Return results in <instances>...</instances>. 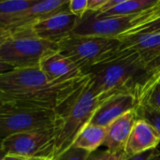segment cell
<instances>
[{"label":"cell","instance_id":"cell-16","mask_svg":"<svg viewBox=\"0 0 160 160\" xmlns=\"http://www.w3.org/2000/svg\"><path fill=\"white\" fill-rule=\"evenodd\" d=\"M107 131L108 128L89 124L81 131L72 146L89 153L95 152L100 145H103Z\"/></svg>","mask_w":160,"mask_h":160},{"label":"cell","instance_id":"cell-4","mask_svg":"<svg viewBox=\"0 0 160 160\" xmlns=\"http://www.w3.org/2000/svg\"><path fill=\"white\" fill-rule=\"evenodd\" d=\"M54 110L0 101V142L11 135L60 126Z\"/></svg>","mask_w":160,"mask_h":160},{"label":"cell","instance_id":"cell-31","mask_svg":"<svg viewBox=\"0 0 160 160\" xmlns=\"http://www.w3.org/2000/svg\"><path fill=\"white\" fill-rule=\"evenodd\" d=\"M149 160H160V150L157 149L156 152H155V154L152 156V158Z\"/></svg>","mask_w":160,"mask_h":160},{"label":"cell","instance_id":"cell-30","mask_svg":"<svg viewBox=\"0 0 160 160\" xmlns=\"http://www.w3.org/2000/svg\"><path fill=\"white\" fill-rule=\"evenodd\" d=\"M27 160H52V158L48 157H32L27 158Z\"/></svg>","mask_w":160,"mask_h":160},{"label":"cell","instance_id":"cell-25","mask_svg":"<svg viewBox=\"0 0 160 160\" xmlns=\"http://www.w3.org/2000/svg\"><path fill=\"white\" fill-rule=\"evenodd\" d=\"M107 0H88V11L98 12L105 5Z\"/></svg>","mask_w":160,"mask_h":160},{"label":"cell","instance_id":"cell-33","mask_svg":"<svg viewBox=\"0 0 160 160\" xmlns=\"http://www.w3.org/2000/svg\"><path fill=\"white\" fill-rule=\"evenodd\" d=\"M158 10H159L160 12V0L159 2H158Z\"/></svg>","mask_w":160,"mask_h":160},{"label":"cell","instance_id":"cell-27","mask_svg":"<svg viewBox=\"0 0 160 160\" xmlns=\"http://www.w3.org/2000/svg\"><path fill=\"white\" fill-rule=\"evenodd\" d=\"M11 30L5 27H0V46L11 36Z\"/></svg>","mask_w":160,"mask_h":160},{"label":"cell","instance_id":"cell-24","mask_svg":"<svg viewBox=\"0 0 160 160\" xmlns=\"http://www.w3.org/2000/svg\"><path fill=\"white\" fill-rule=\"evenodd\" d=\"M145 99L153 108L160 112V81L150 91Z\"/></svg>","mask_w":160,"mask_h":160},{"label":"cell","instance_id":"cell-28","mask_svg":"<svg viewBox=\"0 0 160 160\" xmlns=\"http://www.w3.org/2000/svg\"><path fill=\"white\" fill-rule=\"evenodd\" d=\"M12 69H13V68H12L10 66H8V64H6V63L0 61V75L3 74V73H6V72H8V71H10V70H12Z\"/></svg>","mask_w":160,"mask_h":160},{"label":"cell","instance_id":"cell-11","mask_svg":"<svg viewBox=\"0 0 160 160\" xmlns=\"http://www.w3.org/2000/svg\"><path fill=\"white\" fill-rule=\"evenodd\" d=\"M139 101L128 94H117L106 99L96 111L91 125L108 128L113 121L125 113L136 110Z\"/></svg>","mask_w":160,"mask_h":160},{"label":"cell","instance_id":"cell-22","mask_svg":"<svg viewBox=\"0 0 160 160\" xmlns=\"http://www.w3.org/2000/svg\"><path fill=\"white\" fill-rule=\"evenodd\" d=\"M127 155L125 154V151L120 152H112L109 150L105 151H95L92 152L87 160H124Z\"/></svg>","mask_w":160,"mask_h":160},{"label":"cell","instance_id":"cell-19","mask_svg":"<svg viewBox=\"0 0 160 160\" xmlns=\"http://www.w3.org/2000/svg\"><path fill=\"white\" fill-rule=\"evenodd\" d=\"M138 119H142L149 123L160 135V112L153 108L144 98L136 108Z\"/></svg>","mask_w":160,"mask_h":160},{"label":"cell","instance_id":"cell-21","mask_svg":"<svg viewBox=\"0 0 160 160\" xmlns=\"http://www.w3.org/2000/svg\"><path fill=\"white\" fill-rule=\"evenodd\" d=\"M90 154L85 150L71 146L52 160H87Z\"/></svg>","mask_w":160,"mask_h":160},{"label":"cell","instance_id":"cell-8","mask_svg":"<svg viewBox=\"0 0 160 160\" xmlns=\"http://www.w3.org/2000/svg\"><path fill=\"white\" fill-rule=\"evenodd\" d=\"M58 128L59 126L14 134L2 140L0 145L6 155L52 158Z\"/></svg>","mask_w":160,"mask_h":160},{"label":"cell","instance_id":"cell-5","mask_svg":"<svg viewBox=\"0 0 160 160\" xmlns=\"http://www.w3.org/2000/svg\"><path fill=\"white\" fill-rule=\"evenodd\" d=\"M11 32V36L0 46V61L13 69L38 68L43 57L59 51L57 44L38 38L30 28Z\"/></svg>","mask_w":160,"mask_h":160},{"label":"cell","instance_id":"cell-2","mask_svg":"<svg viewBox=\"0 0 160 160\" xmlns=\"http://www.w3.org/2000/svg\"><path fill=\"white\" fill-rule=\"evenodd\" d=\"M84 77L50 82L39 68L12 69L0 75V101L22 103L58 111L86 81Z\"/></svg>","mask_w":160,"mask_h":160},{"label":"cell","instance_id":"cell-12","mask_svg":"<svg viewBox=\"0 0 160 160\" xmlns=\"http://www.w3.org/2000/svg\"><path fill=\"white\" fill-rule=\"evenodd\" d=\"M69 0H45L37 1L31 8L22 13L8 29L14 31L30 28L35 23L52 16L58 12L68 10Z\"/></svg>","mask_w":160,"mask_h":160},{"label":"cell","instance_id":"cell-20","mask_svg":"<svg viewBox=\"0 0 160 160\" xmlns=\"http://www.w3.org/2000/svg\"><path fill=\"white\" fill-rule=\"evenodd\" d=\"M158 33H160V17L148 22L147 23H144L138 27L133 28L125 36H130V35H136V34H158ZM125 36H122V37H125Z\"/></svg>","mask_w":160,"mask_h":160},{"label":"cell","instance_id":"cell-7","mask_svg":"<svg viewBox=\"0 0 160 160\" xmlns=\"http://www.w3.org/2000/svg\"><path fill=\"white\" fill-rule=\"evenodd\" d=\"M158 4L145 11L128 16L99 17L95 12L87 11L78 20L72 35L118 38L133 28L160 17Z\"/></svg>","mask_w":160,"mask_h":160},{"label":"cell","instance_id":"cell-6","mask_svg":"<svg viewBox=\"0 0 160 160\" xmlns=\"http://www.w3.org/2000/svg\"><path fill=\"white\" fill-rule=\"evenodd\" d=\"M59 52L70 59L84 74L103 63L121 48L117 38L70 35L58 44Z\"/></svg>","mask_w":160,"mask_h":160},{"label":"cell","instance_id":"cell-29","mask_svg":"<svg viewBox=\"0 0 160 160\" xmlns=\"http://www.w3.org/2000/svg\"><path fill=\"white\" fill-rule=\"evenodd\" d=\"M3 160H27V158L23 157H20V156H15V155H6Z\"/></svg>","mask_w":160,"mask_h":160},{"label":"cell","instance_id":"cell-10","mask_svg":"<svg viewBox=\"0 0 160 160\" xmlns=\"http://www.w3.org/2000/svg\"><path fill=\"white\" fill-rule=\"evenodd\" d=\"M50 82H65L84 77V74L70 59L58 52L43 57L38 66Z\"/></svg>","mask_w":160,"mask_h":160},{"label":"cell","instance_id":"cell-15","mask_svg":"<svg viewBox=\"0 0 160 160\" xmlns=\"http://www.w3.org/2000/svg\"><path fill=\"white\" fill-rule=\"evenodd\" d=\"M136 111H131L113 121L109 127L103 145L112 152L125 150L132 128L137 121Z\"/></svg>","mask_w":160,"mask_h":160},{"label":"cell","instance_id":"cell-13","mask_svg":"<svg viewBox=\"0 0 160 160\" xmlns=\"http://www.w3.org/2000/svg\"><path fill=\"white\" fill-rule=\"evenodd\" d=\"M159 143L158 132L146 121L137 119L124 151L127 157H133L158 149Z\"/></svg>","mask_w":160,"mask_h":160},{"label":"cell","instance_id":"cell-17","mask_svg":"<svg viewBox=\"0 0 160 160\" xmlns=\"http://www.w3.org/2000/svg\"><path fill=\"white\" fill-rule=\"evenodd\" d=\"M38 0L0 1V27L8 28L22 13L31 8Z\"/></svg>","mask_w":160,"mask_h":160},{"label":"cell","instance_id":"cell-26","mask_svg":"<svg viewBox=\"0 0 160 160\" xmlns=\"http://www.w3.org/2000/svg\"><path fill=\"white\" fill-rule=\"evenodd\" d=\"M157 149L155 150H150V151H147L145 153H142V154H140V155H137V156H133V157H126L124 160H149L152 156L155 154Z\"/></svg>","mask_w":160,"mask_h":160},{"label":"cell","instance_id":"cell-14","mask_svg":"<svg viewBox=\"0 0 160 160\" xmlns=\"http://www.w3.org/2000/svg\"><path fill=\"white\" fill-rule=\"evenodd\" d=\"M121 40V48L137 52L147 63L160 60V33L158 34H136L118 38Z\"/></svg>","mask_w":160,"mask_h":160},{"label":"cell","instance_id":"cell-1","mask_svg":"<svg viewBox=\"0 0 160 160\" xmlns=\"http://www.w3.org/2000/svg\"><path fill=\"white\" fill-rule=\"evenodd\" d=\"M86 74L95 92L105 100L117 94H128L140 103L160 81V60L147 63L137 52L123 49Z\"/></svg>","mask_w":160,"mask_h":160},{"label":"cell","instance_id":"cell-9","mask_svg":"<svg viewBox=\"0 0 160 160\" xmlns=\"http://www.w3.org/2000/svg\"><path fill=\"white\" fill-rule=\"evenodd\" d=\"M78 20L79 19L68 10H65L35 23L30 29L38 38L58 44L60 41L72 35Z\"/></svg>","mask_w":160,"mask_h":160},{"label":"cell","instance_id":"cell-3","mask_svg":"<svg viewBox=\"0 0 160 160\" xmlns=\"http://www.w3.org/2000/svg\"><path fill=\"white\" fill-rule=\"evenodd\" d=\"M104 101L105 99L95 92L88 75L86 81L57 111L61 120L52 159L73 145L76 138L90 124L96 111Z\"/></svg>","mask_w":160,"mask_h":160},{"label":"cell","instance_id":"cell-23","mask_svg":"<svg viewBox=\"0 0 160 160\" xmlns=\"http://www.w3.org/2000/svg\"><path fill=\"white\" fill-rule=\"evenodd\" d=\"M68 11L78 19L82 18L88 11V0H69Z\"/></svg>","mask_w":160,"mask_h":160},{"label":"cell","instance_id":"cell-18","mask_svg":"<svg viewBox=\"0 0 160 160\" xmlns=\"http://www.w3.org/2000/svg\"><path fill=\"white\" fill-rule=\"evenodd\" d=\"M159 0H122L117 6L103 13L95 12L99 17L128 16L141 13L155 7Z\"/></svg>","mask_w":160,"mask_h":160},{"label":"cell","instance_id":"cell-32","mask_svg":"<svg viewBox=\"0 0 160 160\" xmlns=\"http://www.w3.org/2000/svg\"><path fill=\"white\" fill-rule=\"evenodd\" d=\"M6 156V154L4 153V151L2 150V148H1V145H0V160H3L4 158V157Z\"/></svg>","mask_w":160,"mask_h":160}]
</instances>
